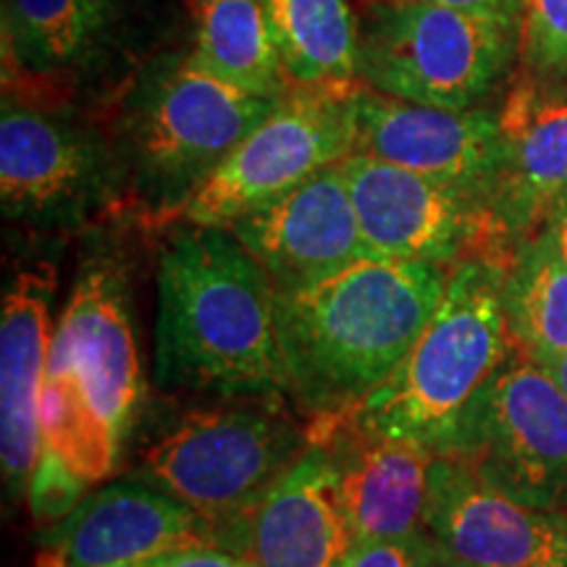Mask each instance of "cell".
I'll return each instance as SVG.
<instances>
[{
    "label": "cell",
    "instance_id": "6da1fadb",
    "mask_svg": "<svg viewBox=\"0 0 567 567\" xmlns=\"http://www.w3.org/2000/svg\"><path fill=\"white\" fill-rule=\"evenodd\" d=\"M158 260L153 384L172 394H289L276 287L226 226H166Z\"/></svg>",
    "mask_w": 567,
    "mask_h": 567
},
{
    "label": "cell",
    "instance_id": "7a4b0ae2",
    "mask_svg": "<svg viewBox=\"0 0 567 567\" xmlns=\"http://www.w3.org/2000/svg\"><path fill=\"white\" fill-rule=\"evenodd\" d=\"M450 268L365 255L300 287L276 289L287 400L310 417L352 413L434 316Z\"/></svg>",
    "mask_w": 567,
    "mask_h": 567
},
{
    "label": "cell",
    "instance_id": "3957f363",
    "mask_svg": "<svg viewBox=\"0 0 567 567\" xmlns=\"http://www.w3.org/2000/svg\"><path fill=\"white\" fill-rule=\"evenodd\" d=\"M279 101L208 74L189 48H166L142 63L111 101L109 124L142 216L172 224Z\"/></svg>",
    "mask_w": 567,
    "mask_h": 567
},
{
    "label": "cell",
    "instance_id": "277c9868",
    "mask_svg": "<svg viewBox=\"0 0 567 567\" xmlns=\"http://www.w3.org/2000/svg\"><path fill=\"white\" fill-rule=\"evenodd\" d=\"M507 268L488 258L452 266L434 316L384 384L352 410V421L444 455L467 405L515 354L505 316Z\"/></svg>",
    "mask_w": 567,
    "mask_h": 567
},
{
    "label": "cell",
    "instance_id": "5b68a950",
    "mask_svg": "<svg viewBox=\"0 0 567 567\" xmlns=\"http://www.w3.org/2000/svg\"><path fill=\"white\" fill-rule=\"evenodd\" d=\"M6 90L111 103L147 59L174 48L184 0H3Z\"/></svg>",
    "mask_w": 567,
    "mask_h": 567
},
{
    "label": "cell",
    "instance_id": "8992f818",
    "mask_svg": "<svg viewBox=\"0 0 567 567\" xmlns=\"http://www.w3.org/2000/svg\"><path fill=\"white\" fill-rule=\"evenodd\" d=\"M130 197L116 142L80 103L3 90L0 205L32 234L92 231Z\"/></svg>",
    "mask_w": 567,
    "mask_h": 567
},
{
    "label": "cell",
    "instance_id": "52a82bcc",
    "mask_svg": "<svg viewBox=\"0 0 567 567\" xmlns=\"http://www.w3.org/2000/svg\"><path fill=\"white\" fill-rule=\"evenodd\" d=\"M281 400L193 410L142 452L126 478L174 496L203 517L226 547L247 515L310 446Z\"/></svg>",
    "mask_w": 567,
    "mask_h": 567
},
{
    "label": "cell",
    "instance_id": "ba28073f",
    "mask_svg": "<svg viewBox=\"0 0 567 567\" xmlns=\"http://www.w3.org/2000/svg\"><path fill=\"white\" fill-rule=\"evenodd\" d=\"M517 59V21L423 0H368L360 82L400 101L481 109Z\"/></svg>",
    "mask_w": 567,
    "mask_h": 567
},
{
    "label": "cell",
    "instance_id": "9c48e42d",
    "mask_svg": "<svg viewBox=\"0 0 567 567\" xmlns=\"http://www.w3.org/2000/svg\"><path fill=\"white\" fill-rule=\"evenodd\" d=\"M360 84L289 90L184 203L172 224L231 226L352 155L354 92Z\"/></svg>",
    "mask_w": 567,
    "mask_h": 567
},
{
    "label": "cell",
    "instance_id": "30bf717a",
    "mask_svg": "<svg viewBox=\"0 0 567 567\" xmlns=\"http://www.w3.org/2000/svg\"><path fill=\"white\" fill-rule=\"evenodd\" d=\"M444 455L534 507H567V394L536 360L513 354L476 394Z\"/></svg>",
    "mask_w": 567,
    "mask_h": 567
},
{
    "label": "cell",
    "instance_id": "8fae6325",
    "mask_svg": "<svg viewBox=\"0 0 567 567\" xmlns=\"http://www.w3.org/2000/svg\"><path fill=\"white\" fill-rule=\"evenodd\" d=\"M45 375L82 396L126 444L145 392L134 334L132 266L122 247L95 234L53 329Z\"/></svg>",
    "mask_w": 567,
    "mask_h": 567
},
{
    "label": "cell",
    "instance_id": "7c38bea8",
    "mask_svg": "<svg viewBox=\"0 0 567 567\" xmlns=\"http://www.w3.org/2000/svg\"><path fill=\"white\" fill-rule=\"evenodd\" d=\"M339 168L373 252L446 268L467 258L513 264L517 247L488 205L463 189L363 153L347 155Z\"/></svg>",
    "mask_w": 567,
    "mask_h": 567
},
{
    "label": "cell",
    "instance_id": "4fadbf2b",
    "mask_svg": "<svg viewBox=\"0 0 567 567\" xmlns=\"http://www.w3.org/2000/svg\"><path fill=\"white\" fill-rule=\"evenodd\" d=\"M352 153L410 168L476 200H492L499 174V116L488 109H436L360 84L354 92Z\"/></svg>",
    "mask_w": 567,
    "mask_h": 567
},
{
    "label": "cell",
    "instance_id": "5bb4252c",
    "mask_svg": "<svg viewBox=\"0 0 567 567\" xmlns=\"http://www.w3.org/2000/svg\"><path fill=\"white\" fill-rule=\"evenodd\" d=\"M429 534L450 563L567 567L565 509L526 505L450 455L431 471Z\"/></svg>",
    "mask_w": 567,
    "mask_h": 567
},
{
    "label": "cell",
    "instance_id": "9a60e30c",
    "mask_svg": "<svg viewBox=\"0 0 567 567\" xmlns=\"http://www.w3.org/2000/svg\"><path fill=\"white\" fill-rule=\"evenodd\" d=\"M216 544L200 515L158 488L124 478L92 488L42 526L38 567H147L172 551Z\"/></svg>",
    "mask_w": 567,
    "mask_h": 567
},
{
    "label": "cell",
    "instance_id": "2e32d148",
    "mask_svg": "<svg viewBox=\"0 0 567 567\" xmlns=\"http://www.w3.org/2000/svg\"><path fill=\"white\" fill-rule=\"evenodd\" d=\"M308 436L334 460L358 544L429 534L434 450L368 431L350 413L310 417Z\"/></svg>",
    "mask_w": 567,
    "mask_h": 567
},
{
    "label": "cell",
    "instance_id": "e0dca14e",
    "mask_svg": "<svg viewBox=\"0 0 567 567\" xmlns=\"http://www.w3.org/2000/svg\"><path fill=\"white\" fill-rule=\"evenodd\" d=\"M226 229L255 255L276 289L300 287L373 255L339 163Z\"/></svg>",
    "mask_w": 567,
    "mask_h": 567
},
{
    "label": "cell",
    "instance_id": "ac0fdd59",
    "mask_svg": "<svg viewBox=\"0 0 567 567\" xmlns=\"http://www.w3.org/2000/svg\"><path fill=\"white\" fill-rule=\"evenodd\" d=\"M354 544L334 460L326 446L310 444L224 549L252 567H342Z\"/></svg>",
    "mask_w": 567,
    "mask_h": 567
},
{
    "label": "cell",
    "instance_id": "d6986e66",
    "mask_svg": "<svg viewBox=\"0 0 567 567\" xmlns=\"http://www.w3.org/2000/svg\"><path fill=\"white\" fill-rule=\"evenodd\" d=\"M496 116L502 161L488 210L520 247L567 193V80L523 76Z\"/></svg>",
    "mask_w": 567,
    "mask_h": 567
},
{
    "label": "cell",
    "instance_id": "ffe728a7",
    "mask_svg": "<svg viewBox=\"0 0 567 567\" xmlns=\"http://www.w3.org/2000/svg\"><path fill=\"white\" fill-rule=\"evenodd\" d=\"M55 268L32 264L6 284L0 308V460L13 499L40 457V400L53 342Z\"/></svg>",
    "mask_w": 567,
    "mask_h": 567
},
{
    "label": "cell",
    "instance_id": "44dd1931",
    "mask_svg": "<svg viewBox=\"0 0 567 567\" xmlns=\"http://www.w3.org/2000/svg\"><path fill=\"white\" fill-rule=\"evenodd\" d=\"M189 13L197 66L271 101L292 90L264 0H193Z\"/></svg>",
    "mask_w": 567,
    "mask_h": 567
},
{
    "label": "cell",
    "instance_id": "7402d4cb",
    "mask_svg": "<svg viewBox=\"0 0 567 567\" xmlns=\"http://www.w3.org/2000/svg\"><path fill=\"white\" fill-rule=\"evenodd\" d=\"M292 87L360 84V19L350 0H264Z\"/></svg>",
    "mask_w": 567,
    "mask_h": 567
},
{
    "label": "cell",
    "instance_id": "603a6c76",
    "mask_svg": "<svg viewBox=\"0 0 567 567\" xmlns=\"http://www.w3.org/2000/svg\"><path fill=\"white\" fill-rule=\"evenodd\" d=\"M505 316L523 358L547 365L567 352V260L538 234L517 247L507 268Z\"/></svg>",
    "mask_w": 567,
    "mask_h": 567
},
{
    "label": "cell",
    "instance_id": "cb8c5ba5",
    "mask_svg": "<svg viewBox=\"0 0 567 567\" xmlns=\"http://www.w3.org/2000/svg\"><path fill=\"white\" fill-rule=\"evenodd\" d=\"M517 61L536 80H567V0H523Z\"/></svg>",
    "mask_w": 567,
    "mask_h": 567
},
{
    "label": "cell",
    "instance_id": "d4e9b609",
    "mask_svg": "<svg viewBox=\"0 0 567 567\" xmlns=\"http://www.w3.org/2000/svg\"><path fill=\"white\" fill-rule=\"evenodd\" d=\"M442 551L431 534L354 544L342 567H439Z\"/></svg>",
    "mask_w": 567,
    "mask_h": 567
},
{
    "label": "cell",
    "instance_id": "484cf974",
    "mask_svg": "<svg viewBox=\"0 0 567 567\" xmlns=\"http://www.w3.org/2000/svg\"><path fill=\"white\" fill-rule=\"evenodd\" d=\"M147 567H252V563L218 544H197V547L172 551Z\"/></svg>",
    "mask_w": 567,
    "mask_h": 567
},
{
    "label": "cell",
    "instance_id": "4316f807",
    "mask_svg": "<svg viewBox=\"0 0 567 567\" xmlns=\"http://www.w3.org/2000/svg\"><path fill=\"white\" fill-rule=\"evenodd\" d=\"M534 234H538V237H542L544 243L559 255V258L567 260V193L551 205L547 216H544V221L538 224V229Z\"/></svg>",
    "mask_w": 567,
    "mask_h": 567
},
{
    "label": "cell",
    "instance_id": "83f0119b",
    "mask_svg": "<svg viewBox=\"0 0 567 567\" xmlns=\"http://www.w3.org/2000/svg\"><path fill=\"white\" fill-rule=\"evenodd\" d=\"M423 3H442V6H452V9L492 13V17L513 19V21H517L523 9V0H423Z\"/></svg>",
    "mask_w": 567,
    "mask_h": 567
},
{
    "label": "cell",
    "instance_id": "f1b7e54d",
    "mask_svg": "<svg viewBox=\"0 0 567 567\" xmlns=\"http://www.w3.org/2000/svg\"><path fill=\"white\" fill-rule=\"evenodd\" d=\"M544 368H547V371L555 375L557 384L563 386L565 394H567V352L559 354V358H555V360H551V363H547Z\"/></svg>",
    "mask_w": 567,
    "mask_h": 567
},
{
    "label": "cell",
    "instance_id": "f546056e",
    "mask_svg": "<svg viewBox=\"0 0 567 567\" xmlns=\"http://www.w3.org/2000/svg\"><path fill=\"white\" fill-rule=\"evenodd\" d=\"M439 567H473V565H463V563H450V559H444V563H439Z\"/></svg>",
    "mask_w": 567,
    "mask_h": 567
}]
</instances>
